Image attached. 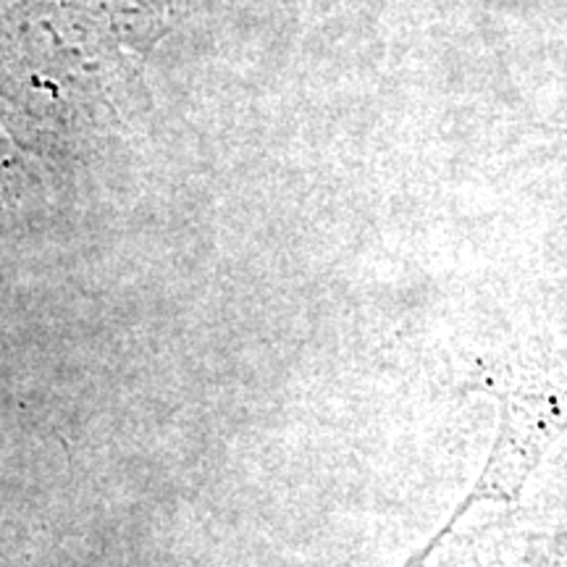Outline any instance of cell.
<instances>
[{
	"mask_svg": "<svg viewBox=\"0 0 567 567\" xmlns=\"http://www.w3.org/2000/svg\"><path fill=\"white\" fill-rule=\"evenodd\" d=\"M499 423L492 455L465 496L473 507L478 502L515 505L523 486L536 471L549 446L567 431V384L551 379L505 381L494 389Z\"/></svg>",
	"mask_w": 567,
	"mask_h": 567,
	"instance_id": "obj_1",
	"label": "cell"
},
{
	"mask_svg": "<svg viewBox=\"0 0 567 567\" xmlns=\"http://www.w3.org/2000/svg\"><path fill=\"white\" fill-rule=\"evenodd\" d=\"M467 513V509L463 507V505H460L457 507V513L455 515H452V520L450 523H446V528L442 530V534H436V538H434V542H431V544H425V549L423 551H417V555L413 557V559H410V563L405 565V567H423L425 565V559H429L431 555H434V549L439 547V544H442V538L446 536V534H450V530L452 528H455V523L460 520V517H463Z\"/></svg>",
	"mask_w": 567,
	"mask_h": 567,
	"instance_id": "obj_2",
	"label": "cell"
}]
</instances>
